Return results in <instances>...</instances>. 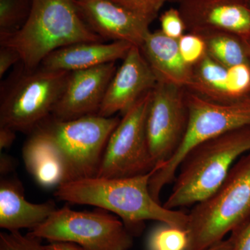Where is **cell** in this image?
<instances>
[{"instance_id":"1","label":"cell","mask_w":250,"mask_h":250,"mask_svg":"<svg viewBox=\"0 0 250 250\" xmlns=\"http://www.w3.org/2000/svg\"><path fill=\"white\" fill-rule=\"evenodd\" d=\"M159 167L127 178L95 177L66 182L57 188L54 195L62 201L115 213L133 236L142 232L147 220L187 229L188 213L166 208L151 195L149 180Z\"/></svg>"},{"instance_id":"2","label":"cell","mask_w":250,"mask_h":250,"mask_svg":"<svg viewBox=\"0 0 250 250\" xmlns=\"http://www.w3.org/2000/svg\"><path fill=\"white\" fill-rule=\"evenodd\" d=\"M87 25L75 0H31L27 21L18 31L0 34V44L19 54L23 67L32 70L62 47L81 42H103Z\"/></svg>"},{"instance_id":"3","label":"cell","mask_w":250,"mask_h":250,"mask_svg":"<svg viewBox=\"0 0 250 250\" xmlns=\"http://www.w3.org/2000/svg\"><path fill=\"white\" fill-rule=\"evenodd\" d=\"M250 152V126L224 133L200 143L181 162L164 207L194 206L223 184L237 161Z\"/></svg>"},{"instance_id":"4","label":"cell","mask_w":250,"mask_h":250,"mask_svg":"<svg viewBox=\"0 0 250 250\" xmlns=\"http://www.w3.org/2000/svg\"><path fill=\"white\" fill-rule=\"evenodd\" d=\"M250 218V152L240 158L223 184L188 213V250H205Z\"/></svg>"},{"instance_id":"5","label":"cell","mask_w":250,"mask_h":250,"mask_svg":"<svg viewBox=\"0 0 250 250\" xmlns=\"http://www.w3.org/2000/svg\"><path fill=\"white\" fill-rule=\"evenodd\" d=\"M185 100L188 121L182 142L149 180V191L158 202L163 188L172 184L181 162L194 147L224 133L250 126V93L231 101L216 102L185 89Z\"/></svg>"},{"instance_id":"6","label":"cell","mask_w":250,"mask_h":250,"mask_svg":"<svg viewBox=\"0 0 250 250\" xmlns=\"http://www.w3.org/2000/svg\"><path fill=\"white\" fill-rule=\"evenodd\" d=\"M120 121L98 114L69 121L51 116L35 129L59 152L66 183L96 177L106 143Z\"/></svg>"},{"instance_id":"7","label":"cell","mask_w":250,"mask_h":250,"mask_svg":"<svg viewBox=\"0 0 250 250\" xmlns=\"http://www.w3.org/2000/svg\"><path fill=\"white\" fill-rule=\"evenodd\" d=\"M22 66L21 72L1 88L0 126L31 133L52 116L70 72Z\"/></svg>"},{"instance_id":"8","label":"cell","mask_w":250,"mask_h":250,"mask_svg":"<svg viewBox=\"0 0 250 250\" xmlns=\"http://www.w3.org/2000/svg\"><path fill=\"white\" fill-rule=\"evenodd\" d=\"M27 234L49 242H73L86 250H129L134 242L121 219L106 210L77 211L67 206Z\"/></svg>"},{"instance_id":"9","label":"cell","mask_w":250,"mask_h":250,"mask_svg":"<svg viewBox=\"0 0 250 250\" xmlns=\"http://www.w3.org/2000/svg\"><path fill=\"white\" fill-rule=\"evenodd\" d=\"M152 90L124 113L110 136L97 177L127 178L152 172L156 167L149 152L146 118Z\"/></svg>"},{"instance_id":"10","label":"cell","mask_w":250,"mask_h":250,"mask_svg":"<svg viewBox=\"0 0 250 250\" xmlns=\"http://www.w3.org/2000/svg\"><path fill=\"white\" fill-rule=\"evenodd\" d=\"M188 121L185 88L158 82L152 90L146 118L148 146L156 166H162L177 152Z\"/></svg>"},{"instance_id":"11","label":"cell","mask_w":250,"mask_h":250,"mask_svg":"<svg viewBox=\"0 0 250 250\" xmlns=\"http://www.w3.org/2000/svg\"><path fill=\"white\" fill-rule=\"evenodd\" d=\"M116 70V62H110L70 72L52 116L69 121L98 114Z\"/></svg>"},{"instance_id":"12","label":"cell","mask_w":250,"mask_h":250,"mask_svg":"<svg viewBox=\"0 0 250 250\" xmlns=\"http://www.w3.org/2000/svg\"><path fill=\"white\" fill-rule=\"evenodd\" d=\"M178 9L188 33L220 31L242 39L250 36V7L241 0H183Z\"/></svg>"},{"instance_id":"13","label":"cell","mask_w":250,"mask_h":250,"mask_svg":"<svg viewBox=\"0 0 250 250\" xmlns=\"http://www.w3.org/2000/svg\"><path fill=\"white\" fill-rule=\"evenodd\" d=\"M158 80L141 47L132 46L108 85L98 114H123L140 98L155 88Z\"/></svg>"},{"instance_id":"14","label":"cell","mask_w":250,"mask_h":250,"mask_svg":"<svg viewBox=\"0 0 250 250\" xmlns=\"http://www.w3.org/2000/svg\"><path fill=\"white\" fill-rule=\"evenodd\" d=\"M75 3L87 25L103 39L141 47L150 32L151 23L112 0H75Z\"/></svg>"},{"instance_id":"15","label":"cell","mask_w":250,"mask_h":250,"mask_svg":"<svg viewBox=\"0 0 250 250\" xmlns=\"http://www.w3.org/2000/svg\"><path fill=\"white\" fill-rule=\"evenodd\" d=\"M133 45L124 41L81 42L54 51L41 62L47 70L72 72L123 60Z\"/></svg>"},{"instance_id":"16","label":"cell","mask_w":250,"mask_h":250,"mask_svg":"<svg viewBox=\"0 0 250 250\" xmlns=\"http://www.w3.org/2000/svg\"><path fill=\"white\" fill-rule=\"evenodd\" d=\"M140 47L158 82L187 89L191 82L192 67L182 58L178 40L161 30L150 31Z\"/></svg>"},{"instance_id":"17","label":"cell","mask_w":250,"mask_h":250,"mask_svg":"<svg viewBox=\"0 0 250 250\" xmlns=\"http://www.w3.org/2000/svg\"><path fill=\"white\" fill-rule=\"evenodd\" d=\"M57 209L52 201L34 204L24 197L22 183L18 179L0 182V228L7 231L31 230L43 223Z\"/></svg>"},{"instance_id":"18","label":"cell","mask_w":250,"mask_h":250,"mask_svg":"<svg viewBox=\"0 0 250 250\" xmlns=\"http://www.w3.org/2000/svg\"><path fill=\"white\" fill-rule=\"evenodd\" d=\"M30 134L22 149L25 168L41 187L46 188L59 187L64 183L65 174L59 152L37 130Z\"/></svg>"},{"instance_id":"19","label":"cell","mask_w":250,"mask_h":250,"mask_svg":"<svg viewBox=\"0 0 250 250\" xmlns=\"http://www.w3.org/2000/svg\"><path fill=\"white\" fill-rule=\"evenodd\" d=\"M187 90L216 102L231 101L228 90V68L207 55L192 67L191 82Z\"/></svg>"},{"instance_id":"20","label":"cell","mask_w":250,"mask_h":250,"mask_svg":"<svg viewBox=\"0 0 250 250\" xmlns=\"http://www.w3.org/2000/svg\"><path fill=\"white\" fill-rule=\"evenodd\" d=\"M200 36L205 41L207 54L227 68L250 63L246 45L239 36L220 31L205 33Z\"/></svg>"},{"instance_id":"21","label":"cell","mask_w":250,"mask_h":250,"mask_svg":"<svg viewBox=\"0 0 250 250\" xmlns=\"http://www.w3.org/2000/svg\"><path fill=\"white\" fill-rule=\"evenodd\" d=\"M187 229L165 225L154 229L147 241L148 250H188Z\"/></svg>"},{"instance_id":"22","label":"cell","mask_w":250,"mask_h":250,"mask_svg":"<svg viewBox=\"0 0 250 250\" xmlns=\"http://www.w3.org/2000/svg\"><path fill=\"white\" fill-rule=\"evenodd\" d=\"M31 0H0V34L18 31L27 21Z\"/></svg>"},{"instance_id":"23","label":"cell","mask_w":250,"mask_h":250,"mask_svg":"<svg viewBox=\"0 0 250 250\" xmlns=\"http://www.w3.org/2000/svg\"><path fill=\"white\" fill-rule=\"evenodd\" d=\"M179 50L188 65L193 67L207 55V45L202 36L192 33L184 34L178 40Z\"/></svg>"},{"instance_id":"24","label":"cell","mask_w":250,"mask_h":250,"mask_svg":"<svg viewBox=\"0 0 250 250\" xmlns=\"http://www.w3.org/2000/svg\"><path fill=\"white\" fill-rule=\"evenodd\" d=\"M228 90L231 100L242 98L250 93V63L228 68Z\"/></svg>"},{"instance_id":"25","label":"cell","mask_w":250,"mask_h":250,"mask_svg":"<svg viewBox=\"0 0 250 250\" xmlns=\"http://www.w3.org/2000/svg\"><path fill=\"white\" fill-rule=\"evenodd\" d=\"M125 9L151 23L169 0H112Z\"/></svg>"},{"instance_id":"26","label":"cell","mask_w":250,"mask_h":250,"mask_svg":"<svg viewBox=\"0 0 250 250\" xmlns=\"http://www.w3.org/2000/svg\"><path fill=\"white\" fill-rule=\"evenodd\" d=\"M0 250H48L40 240L17 231L0 233Z\"/></svg>"},{"instance_id":"27","label":"cell","mask_w":250,"mask_h":250,"mask_svg":"<svg viewBox=\"0 0 250 250\" xmlns=\"http://www.w3.org/2000/svg\"><path fill=\"white\" fill-rule=\"evenodd\" d=\"M161 31L165 35L179 40L186 34L185 23L178 9L170 8L160 17Z\"/></svg>"},{"instance_id":"28","label":"cell","mask_w":250,"mask_h":250,"mask_svg":"<svg viewBox=\"0 0 250 250\" xmlns=\"http://www.w3.org/2000/svg\"><path fill=\"white\" fill-rule=\"evenodd\" d=\"M18 62H21V57L14 49L1 46L0 49V77L6 73V71Z\"/></svg>"},{"instance_id":"29","label":"cell","mask_w":250,"mask_h":250,"mask_svg":"<svg viewBox=\"0 0 250 250\" xmlns=\"http://www.w3.org/2000/svg\"><path fill=\"white\" fill-rule=\"evenodd\" d=\"M234 250H250V218L237 229V238Z\"/></svg>"},{"instance_id":"30","label":"cell","mask_w":250,"mask_h":250,"mask_svg":"<svg viewBox=\"0 0 250 250\" xmlns=\"http://www.w3.org/2000/svg\"><path fill=\"white\" fill-rule=\"evenodd\" d=\"M14 129L6 126H0V149H6L12 146L16 139Z\"/></svg>"},{"instance_id":"31","label":"cell","mask_w":250,"mask_h":250,"mask_svg":"<svg viewBox=\"0 0 250 250\" xmlns=\"http://www.w3.org/2000/svg\"><path fill=\"white\" fill-rule=\"evenodd\" d=\"M48 250H86L77 243L70 241H52L45 245Z\"/></svg>"},{"instance_id":"32","label":"cell","mask_w":250,"mask_h":250,"mask_svg":"<svg viewBox=\"0 0 250 250\" xmlns=\"http://www.w3.org/2000/svg\"><path fill=\"white\" fill-rule=\"evenodd\" d=\"M237 238V229L231 233L226 239L218 242L205 250H234Z\"/></svg>"},{"instance_id":"33","label":"cell","mask_w":250,"mask_h":250,"mask_svg":"<svg viewBox=\"0 0 250 250\" xmlns=\"http://www.w3.org/2000/svg\"><path fill=\"white\" fill-rule=\"evenodd\" d=\"M16 167V161L12 156L5 153H1L0 156V173L5 175L14 172Z\"/></svg>"},{"instance_id":"34","label":"cell","mask_w":250,"mask_h":250,"mask_svg":"<svg viewBox=\"0 0 250 250\" xmlns=\"http://www.w3.org/2000/svg\"><path fill=\"white\" fill-rule=\"evenodd\" d=\"M243 42H244L245 45H246L247 52H248V57H249V60L250 62V36L246 39H243Z\"/></svg>"},{"instance_id":"35","label":"cell","mask_w":250,"mask_h":250,"mask_svg":"<svg viewBox=\"0 0 250 250\" xmlns=\"http://www.w3.org/2000/svg\"><path fill=\"white\" fill-rule=\"evenodd\" d=\"M183 1V0H169V1H172V2H177L179 3L181 2V1ZM241 1H243V2L246 3V4H248V2H249V0H241Z\"/></svg>"},{"instance_id":"36","label":"cell","mask_w":250,"mask_h":250,"mask_svg":"<svg viewBox=\"0 0 250 250\" xmlns=\"http://www.w3.org/2000/svg\"><path fill=\"white\" fill-rule=\"evenodd\" d=\"M248 6L250 7V0H249V2H248Z\"/></svg>"}]
</instances>
